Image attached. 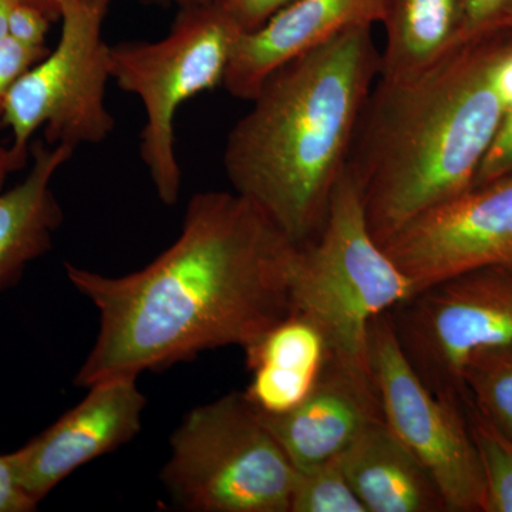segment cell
Segmentation results:
<instances>
[{
  "instance_id": "ffe728a7",
  "label": "cell",
  "mask_w": 512,
  "mask_h": 512,
  "mask_svg": "<svg viewBox=\"0 0 512 512\" xmlns=\"http://www.w3.org/2000/svg\"><path fill=\"white\" fill-rule=\"evenodd\" d=\"M485 478V512H512V441L464 407Z\"/></svg>"
},
{
  "instance_id": "7a4b0ae2",
  "label": "cell",
  "mask_w": 512,
  "mask_h": 512,
  "mask_svg": "<svg viewBox=\"0 0 512 512\" xmlns=\"http://www.w3.org/2000/svg\"><path fill=\"white\" fill-rule=\"evenodd\" d=\"M508 33L466 40L413 79L373 87L348 168L377 244L474 187L507 111L495 67Z\"/></svg>"
},
{
  "instance_id": "3957f363",
  "label": "cell",
  "mask_w": 512,
  "mask_h": 512,
  "mask_svg": "<svg viewBox=\"0 0 512 512\" xmlns=\"http://www.w3.org/2000/svg\"><path fill=\"white\" fill-rule=\"evenodd\" d=\"M380 73L372 25L276 69L231 128L225 175L298 247L318 238Z\"/></svg>"
},
{
  "instance_id": "44dd1931",
  "label": "cell",
  "mask_w": 512,
  "mask_h": 512,
  "mask_svg": "<svg viewBox=\"0 0 512 512\" xmlns=\"http://www.w3.org/2000/svg\"><path fill=\"white\" fill-rule=\"evenodd\" d=\"M47 46H29L12 36L0 39V100L16 82L49 53Z\"/></svg>"
},
{
  "instance_id": "7402d4cb",
  "label": "cell",
  "mask_w": 512,
  "mask_h": 512,
  "mask_svg": "<svg viewBox=\"0 0 512 512\" xmlns=\"http://www.w3.org/2000/svg\"><path fill=\"white\" fill-rule=\"evenodd\" d=\"M466 40L503 32L504 20L512 13V0H461Z\"/></svg>"
},
{
  "instance_id": "8992f818",
  "label": "cell",
  "mask_w": 512,
  "mask_h": 512,
  "mask_svg": "<svg viewBox=\"0 0 512 512\" xmlns=\"http://www.w3.org/2000/svg\"><path fill=\"white\" fill-rule=\"evenodd\" d=\"M242 30L214 0L185 6L168 35L157 42L110 46L111 79L144 109L140 156L158 200L174 205L183 188L175 154L174 121L184 103L224 82Z\"/></svg>"
},
{
  "instance_id": "9c48e42d",
  "label": "cell",
  "mask_w": 512,
  "mask_h": 512,
  "mask_svg": "<svg viewBox=\"0 0 512 512\" xmlns=\"http://www.w3.org/2000/svg\"><path fill=\"white\" fill-rule=\"evenodd\" d=\"M369 362L387 427L434 478L446 512H485L483 463L466 412L436 396L417 375L390 311L370 325Z\"/></svg>"
},
{
  "instance_id": "cb8c5ba5",
  "label": "cell",
  "mask_w": 512,
  "mask_h": 512,
  "mask_svg": "<svg viewBox=\"0 0 512 512\" xmlns=\"http://www.w3.org/2000/svg\"><path fill=\"white\" fill-rule=\"evenodd\" d=\"M293 0H214L242 33L254 32Z\"/></svg>"
},
{
  "instance_id": "603a6c76",
  "label": "cell",
  "mask_w": 512,
  "mask_h": 512,
  "mask_svg": "<svg viewBox=\"0 0 512 512\" xmlns=\"http://www.w3.org/2000/svg\"><path fill=\"white\" fill-rule=\"evenodd\" d=\"M508 175H512V106L505 111L497 136L478 168L474 187L493 183Z\"/></svg>"
},
{
  "instance_id": "83f0119b",
  "label": "cell",
  "mask_w": 512,
  "mask_h": 512,
  "mask_svg": "<svg viewBox=\"0 0 512 512\" xmlns=\"http://www.w3.org/2000/svg\"><path fill=\"white\" fill-rule=\"evenodd\" d=\"M22 2L36 6L37 9L46 13L53 22L60 20V6H62V0H22Z\"/></svg>"
},
{
  "instance_id": "f546056e",
  "label": "cell",
  "mask_w": 512,
  "mask_h": 512,
  "mask_svg": "<svg viewBox=\"0 0 512 512\" xmlns=\"http://www.w3.org/2000/svg\"><path fill=\"white\" fill-rule=\"evenodd\" d=\"M170 2L178 3V5L183 6H192V5H200V3H207L210 2V0H170Z\"/></svg>"
},
{
  "instance_id": "6da1fadb",
  "label": "cell",
  "mask_w": 512,
  "mask_h": 512,
  "mask_svg": "<svg viewBox=\"0 0 512 512\" xmlns=\"http://www.w3.org/2000/svg\"><path fill=\"white\" fill-rule=\"evenodd\" d=\"M298 245L238 192H198L180 235L153 262L123 276L64 264L67 279L99 312V333L74 383L248 349L292 313Z\"/></svg>"
},
{
  "instance_id": "277c9868",
  "label": "cell",
  "mask_w": 512,
  "mask_h": 512,
  "mask_svg": "<svg viewBox=\"0 0 512 512\" xmlns=\"http://www.w3.org/2000/svg\"><path fill=\"white\" fill-rule=\"evenodd\" d=\"M291 291L292 313L320 330L328 356L372 372L370 325L416 288L367 227L362 195L348 167L318 238L298 249Z\"/></svg>"
},
{
  "instance_id": "8fae6325",
  "label": "cell",
  "mask_w": 512,
  "mask_h": 512,
  "mask_svg": "<svg viewBox=\"0 0 512 512\" xmlns=\"http://www.w3.org/2000/svg\"><path fill=\"white\" fill-rule=\"evenodd\" d=\"M82 402L10 453L19 483L37 504L77 468L130 443L140 433L147 399L137 377L117 376L87 387Z\"/></svg>"
},
{
  "instance_id": "ac0fdd59",
  "label": "cell",
  "mask_w": 512,
  "mask_h": 512,
  "mask_svg": "<svg viewBox=\"0 0 512 512\" xmlns=\"http://www.w3.org/2000/svg\"><path fill=\"white\" fill-rule=\"evenodd\" d=\"M464 407L512 441V345L478 350L461 373Z\"/></svg>"
},
{
  "instance_id": "5b68a950",
  "label": "cell",
  "mask_w": 512,
  "mask_h": 512,
  "mask_svg": "<svg viewBox=\"0 0 512 512\" xmlns=\"http://www.w3.org/2000/svg\"><path fill=\"white\" fill-rule=\"evenodd\" d=\"M161 470L174 507L190 512H291L298 470L244 393L185 414Z\"/></svg>"
},
{
  "instance_id": "30bf717a",
  "label": "cell",
  "mask_w": 512,
  "mask_h": 512,
  "mask_svg": "<svg viewBox=\"0 0 512 512\" xmlns=\"http://www.w3.org/2000/svg\"><path fill=\"white\" fill-rule=\"evenodd\" d=\"M382 247L416 292L483 266L512 264V175L427 211Z\"/></svg>"
},
{
  "instance_id": "7c38bea8",
  "label": "cell",
  "mask_w": 512,
  "mask_h": 512,
  "mask_svg": "<svg viewBox=\"0 0 512 512\" xmlns=\"http://www.w3.org/2000/svg\"><path fill=\"white\" fill-rule=\"evenodd\" d=\"M258 413L296 470L338 458L384 420L372 372L329 356L303 402L284 414Z\"/></svg>"
},
{
  "instance_id": "4dcf8cb0",
  "label": "cell",
  "mask_w": 512,
  "mask_h": 512,
  "mask_svg": "<svg viewBox=\"0 0 512 512\" xmlns=\"http://www.w3.org/2000/svg\"><path fill=\"white\" fill-rule=\"evenodd\" d=\"M501 30H508V32H512V13L508 16L507 19L504 20L503 26H501Z\"/></svg>"
},
{
  "instance_id": "4316f807",
  "label": "cell",
  "mask_w": 512,
  "mask_h": 512,
  "mask_svg": "<svg viewBox=\"0 0 512 512\" xmlns=\"http://www.w3.org/2000/svg\"><path fill=\"white\" fill-rule=\"evenodd\" d=\"M3 126V100H0V127ZM28 161L13 153L12 147L0 146V191L8 178L16 171L26 167Z\"/></svg>"
},
{
  "instance_id": "d4e9b609",
  "label": "cell",
  "mask_w": 512,
  "mask_h": 512,
  "mask_svg": "<svg viewBox=\"0 0 512 512\" xmlns=\"http://www.w3.org/2000/svg\"><path fill=\"white\" fill-rule=\"evenodd\" d=\"M53 20L29 3L16 0L9 18V36L29 46H46Z\"/></svg>"
},
{
  "instance_id": "5bb4252c",
  "label": "cell",
  "mask_w": 512,
  "mask_h": 512,
  "mask_svg": "<svg viewBox=\"0 0 512 512\" xmlns=\"http://www.w3.org/2000/svg\"><path fill=\"white\" fill-rule=\"evenodd\" d=\"M73 153L66 144L36 141L25 180L0 191V291L18 282L28 265L52 248L64 220L52 181Z\"/></svg>"
},
{
  "instance_id": "f1b7e54d",
  "label": "cell",
  "mask_w": 512,
  "mask_h": 512,
  "mask_svg": "<svg viewBox=\"0 0 512 512\" xmlns=\"http://www.w3.org/2000/svg\"><path fill=\"white\" fill-rule=\"evenodd\" d=\"M16 0H0V39L9 36V18Z\"/></svg>"
},
{
  "instance_id": "484cf974",
  "label": "cell",
  "mask_w": 512,
  "mask_h": 512,
  "mask_svg": "<svg viewBox=\"0 0 512 512\" xmlns=\"http://www.w3.org/2000/svg\"><path fill=\"white\" fill-rule=\"evenodd\" d=\"M37 505L19 483L10 453L0 454V512H32Z\"/></svg>"
},
{
  "instance_id": "9a60e30c",
  "label": "cell",
  "mask_w": 512,
  "mask_h": 512,
  "mask_svg": "<svg viewBox=\"0 0 512 512\" xmlns=\"http://www.w3.org/2000/svg\"><path fill=\"white\" fill-rule=\"evenodd\" d=\"M367 512H446L427 468L386 421H377L338 457Z\"/></svg>"
},
{
  "instance_id": "e0dca14e",
  "label": "cell",
  "mask_w": 512,
  "mask_h": 512,
  "mask_svg": "<svg viewBox=\"0 0 512 512\" xmlns=\"http://www.w3.org/2000/svg\"><path fill=\"white\" fill-rule=\"evenodd\" d=\"M386 45L379 82L413 79L466 42L461 0H380Z\"/></svg>"
},
{
  "instance_id": "d6986e66",
  "label": "cell",
  "mask_w": 512,
  "mask_h": 512,
  "mask_svg": "<svg viewBox=\"0 0 512 512\" xmlns=\"http://www.w3.org/2000/svg\"><path fill=\"white\" fill-rule=\"evenodd\" d=\"M291 512H367L338 458L298 470Z\"/></svg>"
},
{
  "instance_id": "52a82bcc",
  "label": "cell",
  "mask_w": 512,
  "mask_h": 512,
  "mask_svg": "<svg viewBox=\"0 0 512 512\" xmlns=\"http://www.w3.org/2000/svg\"><path fill=\"white\" fill-rule=\"evenodd\" d=\"M113 0H62L59 42L3 97V126L12 130L13 153L28 161L30 138L45 128L50 146L76 150L100 144L116 128L107 109L110 45L104 22Z\"/></svg>"
},
{
  "instance_id": "ba28073f",
  "label": "cell",
  "mask_w": 512,
  "mask_h": 512,
  "mask_svg": "<svg viewBox=\"0 0 512 512\" xmlns=\"http://www.w3.org/2000/svg\"><path fill=\"white\" fill-rule=\"evenodd\" d=\"M404 355L431 392L464 409L461 373L478 350L512 345V264L451 276L390 311Z\"/></svg>"
},
{
  "instance_id": "4fadbf2b",
  "label": "cell",
  "mask_w": 512,
  "mask_h": 512,
  "mask_svg": "<svg viewBox=\"0 0 512 512\" xmlns=\"http://www.w3.org/2000/svg\"><path fill=\"white\" fill-rule=\"evenodd\" d=\"M380 19V0H293L261 28L238 37L222 86L235 99L251 101L279 67L343 30Z\"/></svg>"
},
{
  "instance_id": "2e32d148",
  "label": "cell",
  "mask_w": 512,
  "mask_h": 512,
  "mask_svg": "<svg viewBox=\"0 0 512 512\" xmlns=\"http://www.w3.org/2000/svg\"><path fill=\"white\" fill-rule=\"evenodd\" d=\"M251 382L248 402L265 414H284L311 393L328 349L320 330L291 313L244 350Z\"/></svg>"
}]
</instances>
